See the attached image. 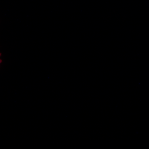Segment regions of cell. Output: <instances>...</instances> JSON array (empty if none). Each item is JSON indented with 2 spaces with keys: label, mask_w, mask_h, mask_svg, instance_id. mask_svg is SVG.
I'll use <instances>...</instances> for the list:
<instances>
[{
  "label": "cell",
  "mask_w": 149,
  "mask_h": 149,
  "mask_svg": "<svg viewBox=\"0 0 149 149\" xmlns=\"http://www.w3.org/2000/svg\"><path fill=\"white\" fill-rule=\"evenodd\" d=\"M2 56V54L1 53H0V66H1V63H2V59L1 58V57Z\"/></svg>",
  "instance_id": "obj_1"
}]
</instances>
